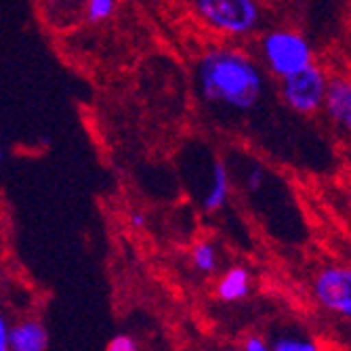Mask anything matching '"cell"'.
Here are the masks:
<instances>
[{
    "label": "cell",
    "mask_w": 351,
    "mask_h": 351,
    "mask_svg": "<svg viewBox=\"0 0 351 351\" xmlns=\"http://www.w3.org/2000/svg\"><path fill=\"white\" fill-rule=\"evenodd\" d=\"M322 108L326 110L328 118L337 126L351 133V80L349 78L337 76L328 80Z\"/></svg>",
    "instance_id": "8992f818"
},
{
    "label": "cell",
    "mask_w": 351,
    "mask_h": 351,
    "mask_svg": "<svg viewBox=\"0 0 351 351\" xmlns=\"http://www.w3.org/2000/svg\"><path fill=\"white\" fill-rule=\"evenodd\" d=\"M0 351H11L9 349V324L3 313H0Z\"/></svg>",
    "instance_id": "5bb4252c"
},
{
    "label": "cell",
    "mask_w": 351,
    "mask_h": 351,
    "mask_svg": "<svg viewBox=\"0 0 351 351\" xmlns=\"http://www.w3.org/2000/svg\"><path fill=\"white\" fill-rule=\"evenodd\" d=\"M0 160H3V147H0Z\"/></svg>",
    "instance_id": "e0dca14e"
},
{
    "label": "cell",
    "mask_w": 351,
    "mask_h": 351,
    "mask_svg": "<svg viewBox=\"0 0 351 351\" xmlns=\"http://www.w3.org/2000/svg\"><path fill=\"white\" fill-rule=\"evenodd\" d=\"M313 295L324 309L351 317V267H324L313 280Z\"/></svg>",
    "instance_id": "5b68a950"
},
{
    "label": "cell",
    "mask_w": 351,
    "mask_h": 351,
    "mask_svg": "<svg viewBox=\"0 0 351 351\" xmlns=\"http://www.w3.org/2000/svg\"><path fill=\"white\" fill-rule=\"evenodd\" d=\"M191 263L200 274H213L219 265V252L217 246L208 240L198 242L194 248H191Z\"/></svg>",
    "instance_id": "30bf717a"
},
{
    "label": "cell",
    "mask_w": 351,
    "mask_h": 351,
    "mask_svg": "<svg viewBox=\"0 0 351 351\" xmlns=\"http://www.w3.org/2000/svg\"><path fill=\"white\" fill-rule=\"evenodd\" d=\"M49 335L43 322L23 320L9 326V349L11 351H47Z\"/></svg>",
    "instance_id": "52a82bcc"
},
{
    "label": "cell",
    "mask_w": 351,
    "mask_h": 351,
    "mask_svg": "<svg viewBox=\"0 0 351 351\" xmlns=\"http://www.w3.org/2000/svg\"><path fill=\"white\" fill-rule=\"evenodd\" d=\"M106 351H139V347L129 335H118L110 341Z\"/></svg>",
    "instance_id": "4fadbf2b"
},
{
    "label": "cell",
    "mask_w": 351,
    "mask_h": 351,
    "mask_svg": "<svg viewBox=\"0 0 351 351\" xmlns=\"http://www.w3.org/2000/svg\"><path fill=\"white\" fill-rule=\"evenodd\" d=\"M244 351H271V349L267 347V343L261 337H248L246 345H244Z\"/></svg>",
    "instance_id": "9a60e30c"
},
{
    "label": "cell",
    "mask_w": 351,
    "mask_h": 351,
    "mask_svg": "<svg viewBox=\"0 0 351 351\" xmlns=\"http://www.w3.org/2000/svg\"><path fill=\"white\" fill-rule=\"evenodd\" d=\"M116 0H84V17L90 23H101L112 17Z\"/></svg>",
    "instance_id": "8fae6325"
},
{
    "label": "cell",
    "mask_w": 351,
    "mask_h": 351,
    "mask_svg": "<svg viewBox=\"0 0 351 351\" xmlns=\"http://www.w3.org/2000/svg\"><path fill=\"white\" fill-rule=\"evenodd\" d=\"M250 293V274L242 265L230 267L217 282V295L223 301H240Z\"/></svg>",
    "instance_id": "9c48e42d"
},
{
    "label": "cell",
    "mask_w": 351,
    "mask_h": 351,
    "mask_svg": "<svg viewBox=\"0 0 351 351\" xmlns=\"http://www.w3.org/2000/svg\"><path fill=\"white\" fill-rule=\"evenodd\" d=\"M271 351H320L313 341H309L307 337H293L286 335L274 341Z\"/></svg>",
    "instance_id": "7c38bea8"
},
{
    "label": "cell",
    "mask_w": 351,
    "mask_h": 351,
    "mask_svg": "<svg viewBox=\"0 0 351 351\" xmlns=\"http://www.w3.org/2000/svg\"><path fill=\"white\" fill-rule=\"evenodd\" d=\"M261 55L267 70L278 78L291 76L313 63V51L309 40L293 29L267 32L261 38Z\"/></svg>",
    "instance_id": "3957f363"
},
{
    "label": "cell",
    "mask_w": 351,
    "mask_h": 351,
    "mask_svg": "<svg viewBox=\"0 0 351 351\" xmlns=\"http://www.w3.org/2000/svg\"><path fill=\"white\" fill-rule=\"evenodd\" d=\"M280 95L284 104L297 114L309 116L315 114L324 106V95H326V84L328 78L326 74L315 66L309 63L307 68L280 78Z\"/></svg>",
    "instance_id": "277c9868"
},
{
    "label": "cell",
    "mask_w": 351,
    "mask_h": 351,
    "mask_svg": "<svg viewBox=\"0 0 351 351\" xmlns=\"http://www.w3.org/2000/svg\"><path fill=\"white\" fill-rule=\"evenodd\" d=\"M131 223H133L135 228H143L145 226V217L141 213H133L131 215Z\"/></svg>",
    "instance_id": "2e32d148"
},
{
    "label": "cell",
    "mask_w": 351,
    "mask_h": 351,
    "mask_svg": "<svg viewBox=\"0 0 351 351\" xmlns=\"http://www.w3.org/2000/svg\"><path fill=\"white\" fill-rule=\"evenodd\" d=\"M196 11L208 27L230 38H244L261 23L257 0H196Z\"/></svg>",
    "instance_id": "7a4b0ae2"
},
{
    "label": "cell",
    "mask_w": 351,
    "mask_h": 351,
    "mask_svg": "<svg viewBox=\"0 0 351 351\" xmlns=\"http://www.w3.org/2000/svg\"><path fill=\"white\" fill-rule=\"evenodd\" d=\"M230 171L221 160L213 162V171H210V183L206 187V194L202 196V206L206 213H219L223 206L228 204L230 198Z\"/></svg>",
    "instance_id": "ba28073f"
},
{
    "label": "cell",
    "mask_w": 351,
    "mask_h": 351,
    "mask_svg": "<svg viewBox=\"0 0 351 351\" xmlns=\"http://www.w3.org/2000/svg\"><path fill=\"white\" fill-rule=\"evenodd\" d=\"M196 84L208 106L252 112L265 95V76L257 61L236 47L206 49L196 63Z\"/></svg>",
    "instance_id": "6da1fadb"
}]
</instances>
